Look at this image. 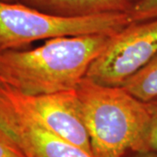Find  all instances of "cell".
Listing matches in <instances>:
<instances>
[{"mask_svg": "<svg viewBox=\"0 0 157 157\" xmlns=\"http://www.w3.org/2000/svg\"><path fill=\"white\" fill-rule=\"evenodd\" d=\"M0 157H25L4 129L0 128Z\"/></svg>", "mask_w": 157, "mask_h": 157, "instance_id": "30bf717a", "label": "cell"}, {"mask_svg": "<svg viewBox=\"0 0 157 157\" xmlns=\"http://www.w3.org/2000/svg\"><path fill=\"white\" fill-rule=\"evenodd\" d=\"M0 128L25 157H94L65 140L27 113L0 81Z\"/></svg>", "mask_w": 157, "mask_h": 157, "instance_id": "5b68a950", "label": "cell"}, {"mask_svg": "<svg viewBox=\"0 0 157 157\" xmlns=\"http://www.w3.org/2000/svg\"><path fill=\"white\" fill-rule=\"evenodd\" d=\"M156 54L157 18L131 23L111 37L86 78L104 86H121Z\"/></svg>", "mask_w": 157, "mask_h": 157, "instance_id": "277c9868", "label": "cell"}, {"mask_svg": "<svg viewBox=\"0 0 157 157\" xmlns=\"http://www.w3.org/2000/svg\"><path fill=\"white\" fill-rule=\"evenodd\" d=\"M111 37H60L33 50L0 52V81L25 95L76 90Z\"/></svg>", "mask_w": 157, "mask_h": 157, "instance_id": "6da1fadb", "label": "cell"}, {"mask_svg": "<svg viewBox=\"0 0 157 157\" xmlns=\"http://www.w3.org/2000/svg\"><path fill=\"white\" fill-rule=\"evenodd\" d=\"M134 157H157V153L153 151L137 153V154H135V156Z\"/></svg>", "mask_w": 157, "mask_h": 157, "instance_id": "7c38bea8", "label": "cell"}, {"mask_svg": "<svg viewBox=\"0 0 157 157\" xmlns=\"http://www.w3.org/2000/svg\"><path fill=\"white\" fill-rule=\"evenodd\" d=\"M135 98L149 102L157 98V54L121 86Z\"/></svg>", "mask_w": 157, "mask_h": 157, "instance_id": "ba28073f", "label": "cell"}, {"mask_svg": "<svg viewBox=\"0 0 157 157\" xmlns=\"http://www.w3.org/2000/svg\"><path fill=\"white\" fill-rule=\"evenodd\" d=\"M140 0H18L53 15L79 17L108 13H128Z\"/></svg>", "mask_w": 157, "mask_h": 157, "instance_id": "52a82bcc", "label": "cell"}, {"mask_svg": "<svg viewBox=\"0 0 157 157\" xmlns=\"http://www.w3.org/2000/svg\"><path fill=\"white\" fill-rule=\"evenodd\" d=\"M132 22L128 13L62 17L20 2L0 0V52L16 50L41 39L118 33Z\"/></svg>", "mask_w": 157, "mask_h": 157, "instance_id": "3957f363", "label": "cell"}, {"mask_svg": "<svg viewBox=\"0 0 157 157\" xmlns=\"http://www.w3.org/2000/svg\"><path fill=\"white\" fill-rule=\"evenodd\" d=\"M5 86L11 98L46 128L92 154L89 135L76 90L42 95H25Z\"/></svg>", "mask_w": 157, "mask_h": 157, "instance_id": "8992f818", "label": "cell"}, {"mask_svg": "<svg viewBox=\"0 0 157 157\" xmlns=\"http://www.w3.org/2000/svg\"><path fill=\"white\" fill-rule=\"evenodd\" d=\"M132 22H142L157 18V0H140L128 12Z\"/></svg>", "mask_w": 157, "mask_h": 157, "instance_id": "9c48e42d", "label": "cell"}, {"mask_svg": "<svg viewBox=\"0 0 157 157\" xmlns=\"http://www.w3.org/2000/svg\"><path fill=\"white\" fill-rule=\"evenodd\" d=\"M86 128L94 157H125L149 151L152 121L148 102L122 86H109L84 78L78 86Z\"/></svg>", "mask_w": 157, "mask_h": 157, "instance_id": "7a4b0ae2", "label": "cell"}, {"mask_svg": "<svg viewBox=\"0 0 157 157\" xmlns=\"http://www.w3.org/2000/svg\"><path fill=\"white\" fill-rule=\"evenodd\" d=\"M151 110L152 121L148 132L147 144L149 151L157 153V98L148 102Z\"/></svg>", "mask_w": 157, "mask_h": 157, "instance_id": "8fae6325", "label": "cell"}, {"mask_svg": "<svg viewBox=\"0 0 157 157\" xmlns=\"http://www.w3.org/2000/svg\"><path fill=\"white\" fill-rule=\"evenodd\" d=\"M2 1H6V2H11V3H14V2H18V0H2Z\"/></svg>", "mask_w": 157, "mask_h": 157, "instance_id": "4fadbf2b", "label": "cell"}]
</instances>
